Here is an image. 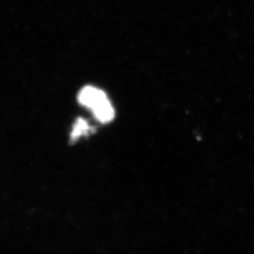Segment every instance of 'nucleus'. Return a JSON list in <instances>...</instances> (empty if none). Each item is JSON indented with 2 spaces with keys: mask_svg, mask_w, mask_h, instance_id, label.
Wrapping results in <instances>:
<instances>
[{
  "mask_svg": "<svg viewBox=\"0 0 254 254\" xmlns=\"http://www.w3.org/2000/svg\"><path fill=\"white\" fill-rule=\"evenodd\" d=\"M92 111H93L95 118L101 123H108L113 120L114 116H115L113 107L112 106L111 103L108 100Z\"/></svg>",
  "mask_w": 254,
  "mask_h": 254,
  "instance_id": "f03ea898",
  "label": "nucleus"
},
{
  "mask_svg": "<svg viewBox=\"0 0 254 254\" xmlns=\"http://www.w3.org/2000/svg\"><path fill=\"white\" fill-rule=\"evenodd\" d=\"M106 94L93 86H86L81 90L78 95V101L83 106L92 110L108 100Z\"/></svg>",
  "mask_w": 254,
  "mask_h": 254,
  "instance_id": "f257e3e1",
  "label": "nucleus"
},
{
  "mask_svg": "<svg viewBox=\"0 0 254 254\" xmlns=\"http://www.w3.org/2000/svg\"><path fill=\"white\" fill-rule=\"evenodd\" d=\"M91 128L88 124L83 119H78L74 124L73 131L71 132V137L72 141L77 139L81 135L86 134L88 131H91Z\"/></svg>",
  "mask_w": 254,
  "mask_h": 254,
  "instance_id": "7ed1b4c3",
  "label": "nucleus"
}]
</instances>
